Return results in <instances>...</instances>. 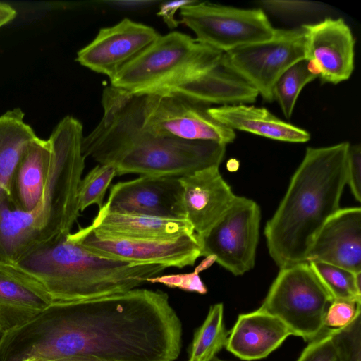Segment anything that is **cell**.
I'll use <instances>...</instances> for the list:
<instances>
[{"label": "cell", "instance_id": "12", "mask_svg": "<svg viewBox=\"0 0 361 361\" xmlns=\"http://www.w3.org/2000/svg\"><path fill=\"white\" fill-rule=\"evenodd\" d=\"M71 235L94 255L133 264L182 269L193 266L201 257V241L195 233L166 240L106 238L97 236L88 226L80 227Z\"/></svg>", "mask_w": 361, "mask_h": 361}, {"label": "cell", "instance_id": "4", "mask_svg": "<svg viewBox=\"0 0 361 361\" xmlns=\"http://www.w3.org/2000/svg\"><path fill=\"white\" fill-rule=\"evenodd\" d=\"M350 145L343 142L306 149L283 198L264 228L269 253L279 268L307 262L317 234L340 209Z\"/></svg>", "mask_w": 361, "mask_h": 361}, {"label": "cell", "instance_id": "24", "mask_svg": "<svg viewBox=\"0 0 361 361\" xmlns=\"http://www.w3.org/2000/svg\"><path fill=\"white\" fill-rule=\"evenodd\" d=\"M38 137L24 121L19 108L0 116V189L7 195L13 171L28 147Z\"/></svg>", "mask_w": 361, "mask_h": 361}, {"label": "cell", "instance_id": "15", "mask_svg": "<svg viewBox=\"0 0 361 361\" xmlns=\"http://www.w3.org/2000/svg\"><path fill=\"white\" fill-rule=\"evenodd\" d=\"M305 35V59L317 66L324 83L347 80L354 69L355 39L343 18H326L302 25Z\"/></svg>", "mask_w": 361, "mask_h": 361}, {"label": "cell", "instance_id": "26", "mask_svg": "<svg viewBox=\"0 0 361 361\" xmlns=\"http://www.w3.org/2000/svg\"><path fill=\"white\" fill-rule=\"evenodd\" d=\"M308 263L334 300H361V271L321 262Z\"/></svg>", "mask_w": 361, "mask_h": 361}, {"label": "cell", "instance_id": "39", "mask_svg": "<svg viewBox=\"0 0 361 361\" xmlns=\"http://www.w3.org/2000/svg\"><path fill=\"white\" fill-rule=\"evenodd\" d=\"M59 361H99L96 359L92 358H72V359H63V360H57Z\"/></svg>", "mask_w": 361, "mask_h": 361}, {"label": "cell", "instance_id": "10", "mask_svg": "<svg viewBox=\"0 0 361 361\" xmlns=\"http://www.w3.org/2000/svg\"><path fill=\"white\" fill-rule=\"evenodd\" d=\"M305 59L302 27L276 28L267 41L235 48L224 53L221 63L272 102L273 89L279 77L292 65Z\"/></svg>", "mask_w": 361, "mask_h": 361}, {"label": "cell", "instance_id": "41", "mask_svg": "<svg viewBox=\"0 0 361 361\" xmlns=\"http://www.w3.org/2000/svg\"><path fill=\"white\" fill-rule=\"evenodd\" d=\"M210 361H226V360H220L216 356L214 357L212 360Z\"/></svg>", "mask_w": 361, "mask_h": 361}, {"label": "cell", "instance_id": "32", "mask_svg": "<svg viewBox=\"0 0 361 361\" xmlns=\"http://www.w3.org/2000/svg\"><path fill=\"white\" fill-rule=\"evenodd\" d=\"M297 361H341L329 329L324 328L321 334L310 341Z\"/></svg>", "mask_w": 361, "mask_h": 361}, {"label": "cell", "instance_id": "29", "mask_svg": "<svg viewBox=\"0 0 361 361\" xmlns=\"http://www.w3.org/2000/svg\"><path fill=\"white\" fill-rule=\"evenodd\" d=\"M329 331L341 361H361V314L348 326Z\"/></svg>", "mask_w": 361, "mask_h": 361}, {"label": "cell", "instance_id": "13", "mask_svg": "<svg viewBox=\"0 0 361 361\" xmlns=\"http://www.w3.org/2000/svg\"><path fill=\"white\" fill-rule=\"evenodd\" d=\"M104 212L135 214L169 219H186L183 188L178 177L141 176L111 188Z\"/></svg>", "mask_w": 361, "mask_h": 361}, {"label": "cell", "instance_id": "16", "mask_svg": "<svg viewBox=\"0 0 361 361\" xmlns=\"http://www.w3.org/2000/svg\"><path fill=\"white\" fill-rule=\"evenodd\" d=\"M219 167L212 166L178 177L183 188L185 218L200 237L221 219L236 197L223 178Z\"/></svg>", "mask_w": 361, "mask_h": 361}, {"label": "cell", "instance_id": "34", "mask_svg": "<svg viewBox=\"0 0 361 361\" xmlns=\"http://www.w3.org/2000/svg\"><path fill=\"white\" fill-rule=\"evenodd\" d=\"M267 9L280 13H305L315 12L322 8V5L310 1H262L259 2Z\"/></svg>", "mask_w": 361, "mask_h": 361}, {"label": "cell", "instance_id": "17", "mask_svg": "<svg viewBox=\"0 0 361 361\" xmlns=\"http://www.w3.org/2000/svg\"><path fill=\"white\" fill-rule=\"evenodd\" d=\"M321 262L361 271V209H339L323 225L309 250L307 262Z\"/></svg>", "mask_w": 361, "mask_h": 361}, {"label": "cell", "instance_id": "3", "mask_svg": "<svg viewBox=\"0 0 361 361\" xmlns=\"http://www.w3.org/2000/svg\"><path fill=\"white\" fill-rule=\"evenodd\" d=\"M82 124L66 116L48 141L51 150L49 178L37 207L23 212L0 189V262L16 264L38 247L71 233L80 215L77 192L85 169Z\"/></svg>", "mask_w": 361, "mask_h": 361}, {"label": "cell", "instance_id": "36", "mask_svg": "<svg viewBox=\"0 0 361 361\" xmlns=\"http://www.w3.org/2000/svg\"><path fill=\"white\" fill-rule=\"evenodd\" d=\"M108 4L115 8L121 9L134 10L140 9L145 7L150 6L156 3L157 1L152 0H133V1H106Z\"/></svg>", "mask_w": 361, "mask_h": 361}, {"label": "cell", "instance_id": "14", "mask_svg": "<svg viewBox=\"0 0 361 361\" xmlns=\"http://www.w3.org/2000/svg\"><path fill=\"white\" fill-rule=\"evenodd\" d=\"M159 35L150 26L123 18L113 26L101 28L94 39L78 51L76 61L111 80Z\"/></svg>", "mask_w": 361, "mask_h": 361}, {"label": "cell", "instance_id": "1", "mask_svg": "<svg viewBox=\"0 0 361 361\" xmlns=\"http://www.w3.org/2000/svg\"><path fill=\"white\" fill-rule=\"evenodd\" d=\"M181 344V322L167 293L137 288L54 302L27 324L5 334L0 361H174Z\"/></svg>", "mask_w": 361, "mask_h": 361}, {"label": "cell", "instance_id": "28", "mask_svg": "<svg viewBox=\"0 0 361 361\" xmlns=\"http://www.w3.org/2000/svg\"><path fill=\"white\" fill-rule=\"evenodd\" d=\"M116 176V169L111 165L98 164L81 178L77 192L80 212L92 204L102 209L106 190Z\"/></svg>", "mask_w": 361, "mask_h": 361}, {"label": "cell", "instance_id": "30", "mask_svg": "<svg viewBox=\"0 0 361 361\" xmlns=\"http://www.w3.org/2000/svg\"><path fill=\"white\" fill-rule=\"evenodd\" d=\"M214 262V257L208 256L191 273L157 276L149 279L147 282L152 283H159L169 288H177L185 291L206 294L207 288L199 274L202 271L210 267Z\"/></svg>", "mask_w": 361, "mask_h": 361}, {"label": "cell", "instance_id": "23", "mask_svg": "<svg viewBox=\"0 0 361 361\" xmlns=\"http://www.w3.org/2000/svg\"><path fill=\"white\" fill-rule=\"evenodd\" d=\"M207 111L214 119L233 130L294 143L306 142L310 139L307 131L280 119L263 107L248 104L224 105L210 106Z\"/></svg>", "mask_w": 361, "mask_h": 361}, {"label": "cell", "instance_id": "27", "mask_svg": "<svg viewBox=\"0 0 361 361\" xmlns=\"http://www.w3.org/2000/svg\"><path fill=\"white\" fill-rule=\"evenodd\" d=\"M317 78L308 69L305 59L292 65L279 77L273 89V97L286 118H290L302 88Z\"/></svg>", "mask_w": 361, "mask_h": 361}, {"label": "cell", "instance_id": "22", "mask_svg": "<svg viewBox=\"0 0 361 361\" xmlns=\"http://www.w3.org/2000/svg\"><path fill=\"white\" fill-rule=\"evenodd\" d=\"M51 162L48 140L38 137L26 149L12 175L7 197L13 209L30 212L37 207L49 178Z\"/></svg>", "mask_w": 361, "mask_h": 361}, {"label": "cell", "instance_id": "11", "mask_svg": "<svg viewBox=\"0 0 361 361\" xmlns=\"http://www.w3.org/2000/svg\"><path fill=\"white\" fill-rule=\"evenodd\" d=\"M261 212L252 200L236 196L221 219L202 236L201 257L215 262L235 276L255 266Z\"/></svg>", "mask_w": 361, "mask_h": 361}, {"label": "cell", "instance_id": "9", "mask_svg": "<svg viewBox=\"0 0 361 361\" xmlns=\"http://www.w3.org/2000/svg\"><path fill=\"white\" fill-rule=\"evenodd\" d=\"M141 95L142 125L154 135L225 145L235 138L234 130L209 115L207 110L210 106L172 92Z\"/></svg>", "mask_w": 361, "mask_h": 361}, {"label": "cell", "instance_id": "7", "mask_svg": "<svg viewBox=\"0 0 361 361\" xmlns=\"http://www.w3.org/2000/svg\"><path fill=\"white\" fill-rule=\"evenodd\" d=\"M334 300L308 262L280 268L258 309L280 319L292 335L311 341L324 331Z\"/></svg>", "mask_w": 361, "mask_h": 361}, {"label": "cell", "instance_id": "33", "mask_svg": "<svg viewBox=\"0 0 361 361\" xmlns=\"http://www.w3.org/2000/svg\"><path fill=\"white\" fill-rule=\"evenodd\" d=\"M361 147L350 145L347 159L346 184L358 202L361 200Z\"/></svg>", "mask_w": 361, "mask_h": 361}, {"label": "cell", "instance_id": "18", "mask_svg": "<svg viewBox=\"0 0 361 361\" xmlns=\"http://www.w3.org/2000/svg\"><path fill=\"white\" fill-rule=\"evenodd\" d=\"M54 302L31 274L0 262V327L6 333L27 324Z\"/></svg>", "mask_w": 361, "mask_h": 361}, {"label": "cell", "instance_id": "37", "mask_svg": "<svg viewBox=\"0 0 361 361\" xmlns=\"http://www.w3.org/2000/svg\"><path fill=\"white\" fill-rule=\"evenodd\" d=\"M16 16V11L10 5L0 3V27L12 20Z\"/></svg>", "mask_w": 361, "mask_h": 361}, {"label": "cell", "instance_id": "5", "mask_svg": "<svg viewBox=\"0 0 361 361\" xmlns=\"http://www.w3.org/2000/svg\"><path fill=\"white\" fill-rule=\"evenodd\" d=\"M71 233L44 244L16 264L37 278L54 302L126 292L167 268L159 264H138L97 256L75 241Z\"/></svg>", "mask_w": 361, "mask_h": 361}, {"label": "cell", "instance_id": "6", "mask_svg": "<svg viewBox=\"0 0 361 361\" xmlns=\"http://www.w3.org/2000/svg\"><path fill=\"white\" fill-rule=\"evenodd\" d=\"M224 53L185 33L159 35L123 66L111 86L132 94L162 92L218 65Z\"/></svg>", "mask_w": 361, "mask_h": 361}, {"label": "cell", "instance_id": "42", "mask_svg": "<svg viewBox=\"0 0 361 361\" xmlns=\"http://www.w3.org/2000/svg\"><path fill=\"white\" fill-rule=\"evenodd\" d=\"M48 361H59V360H48Z\"/></svg>", "mask_w": 361, "mask_h": 361}, {"label": "cell", "instance_id": "38", "mask_svg": "<svg viewBox=\"0 0 361 361\" xmlns=\"http://www.w3.org/2000/svg\"><path fill=\"white\" fill-rule=\"evenodd\" d=\"M239 166V161L236 159H230L226 164L227 169L231 172L236 171Z\"/></svg>", "mask_w": 361, "mask_h": 361}, {"label": "cell", "instance_id": "19", "mask_svg": "<svg viewBox=\"0 0 361 361\" xmlns=\"http://www.w3.org/2000/svg\"><path fill=\"white\" fill-rule=\"evenodd\" d=\"M290 335L280 319L257 309L238 316L225 347L241 360H255L267 357Z\"/></svg>", "mask_w": 361, "mask_h": 361}, {"label": "cell", "instance_id": "31", "mask_svg": "<svg viewBox=\"0 0 361 361\" xmlns=\"http://www.w3.org/2000/svg\"><path fill=\"white\" fill-rule=\"evenodd\" d=\"M361 313V300H334L326 312L324 327L339 329L348 326Z\"/></svg>", "mask_w": 361, "mask_h": 361}, {"label": "cell", "instance_id": "25", "mask_svg": "<svg viewBox=\"0 0 361 361\" xmlns=\"http://www.w3.org/2000/svg\"><path fill=\"white\" fill-rule=\"evenodd\" d=\"M223 318L222 303L210 306L205 320L194 334L188 361H210L225 347L228 331Z\"/></svg>", "mask_w": 361, "mask_h": 361}, {"label": "cell", "instance_id": "8", "mask_svg": "<svg viewBox=\"0 0 361 361\" xmlns=\"http://www.w3.org/2000/svg\"><path fill=\"white\" fill-rule=\"evenodd\" d=\"M180 23L196 39L223 53L267 41L274 28L261 8H239L196 1L180 9Z\"/></svg>", "mask_w": 361, "mask_h": 361}, {"label": "cell", "instance_id": "35", "mask_svg": "<svg viewBox=\"0 0 361 361\" xmlns=\"http://www.w3.org/2000/svg\"><path fill=\"white\" fill-rule=\"evenodd\" d=\"M195 1H196L181 0L164 2L159 6L157 15L163 19L169 29L176 28L180 23V21L175 18L176 11L180 10L183 6L190 5Z\"/></svg>", "mask_w": 361, "mask_h": 361}, {"label": "cell", "instance_id": "40", "mask_svg": "<svg viewBox=\"0 0 361 361\" xmlns=\"http://www.w3.org/2000/svg\"><path fill=\"white\" fill-rule=\"evenodd\" d=\"M6 332L0 327V343L1 342Z\"/></svg>", "mask_w": 361, "mask_h": 361}, {"label": "cell", "instance_id": "21", "mask_svg": "<svg viewBox=\"0 0 361 361\" xmlns=\"http://www.w3.org/2000/svg\"><path fill=\"white\" fill-rule=\"evenodd\" d=\"M162 92H172L211 106L255 102L257 90L221 62L210 70Z\"/></svg>", "mask_w": 361, "mask_h": 361}, {"label": "cell", "instance_id": "20", "mask_svg": "<svg viewBox=\"0 0 361 361\" xmlns=\"http://www.w3.org/2000/svg\"><path fill=\"white\" fill-rule=\"evenodd\" d=\"M100 238L166 240L194 233L187 219L99 211L90 225Z\"/></svg>", "mask_w": 361, "mask_h": 361}, {"label": "cell", "instance_id": "2", "mask_svg": "<svg viewBox=\"0 0 361 361\" xmlns=\"http://www.w3.org/2000/svg\"><path fill=\"white\" fill-rule=\"evenodd\" d=\"M141 101V94L106 87L102 96V117L82 140L84 157L99 164L111 165L116 176L180 177L219 166L226 145L150 133L142 125Z\"/></svg>", "mask_w": 361, "mask_h": 361}]
</instances>
